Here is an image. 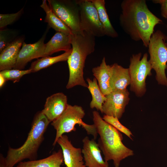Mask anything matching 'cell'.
<instances>
[{
  "label": "cell",
  "mask_w": 167,
  "mask_h": 167,
  "mask_svg": "<svg viewBox=\"0 0 167 167\" xmlns=\"http://www.w3.org/2000/svg\"><path fill=\"white\" fill-rule=\"evenodd\" d=\"M119 23L123 31L135 41L148 47L154 28L162 20L148 9L145 0H124L121 2Z\"/></svg>",
  "instance_id": "6da1fadb"
},
{
  "label": "cell",
  "mask_w": 167,
  "mask_h": 167,
  "mask_svg": "<svg viewBox=\"0 0 167 167\" xmlns=\"http://www.w3.org/2000/svg\"><path fill=\"white\" fill-rule=\"evenodd\" d=\"M92 115L93 124L99 135L97 144L104 160H113L114 167H119L121 161L133 155V151L123 144L120 131L104 121L97 111H93Z\"/></svg>",
  "instance_id": "7a4b0ae2"
},
{
  "label": "cell",
  "mask_w": 167,
  "mask_h": 167,
  "mask_svg": "<svg viewBox=\"0 0 167 167\" xmlns=\"http://www.w3.org/2000/svg\"><path fill=\"white\" fill-rule=\"evenodd\" d=\"M50 122L41 111L36 113L23 144L17 148L9 147L5 157L6 167H14L25 159L36 160L37 151L44 140L45 133Z\"/></svg>",
  "instance_id": "3957f363"
},
{
  "label": "cell",
  "mask_w": 167,
  "mask_h": 167,
  "mask_svg": "<svg viewBox=\"0 0 167 167\" xmlns=\"http://www.w3.org/2000/svg\"><path fill=\"white\" fill-rule=\"evenodd\" d=\"M71 42L72 50L67 60L69 76L66 88L77 85L88 88V84L84 77V69L87 57L95 50V37L83 32L71 34Z\"/></svg>",
  "instance_id": "277c9868"
},
{
  "label": "cell",
  "mask_w": 167,
  "mask_h": 167,
  "mask_svg": "<svg viewBox=\"0 0 167 167\" xmlns=\"http://www.w3.org/2000/svg\"><path fill=\"white\" fill-rule=\"evenodd\" d=\"M85 113L83 108L76 105L68 106L63 113L57 119L51 122V125L56 130V134L53 144L55 146L59 138L65 133L75 131V126L78 124L86 131L87 134L91 135L96 140L98 134L97 130L93 124H88L84 122L82 119Z\"/></svg>",
  "instance_id": "5b68a950"
},
{
  "label": "cell",
  "mask_w": 167,
  "mask_h": 167,
  "mask_svg": "<svg viewBox=\"0 0 167 167\" xmlns=\"http://www.w3.org/2000/svg\"><path fill=\"white\" fill-rule=\"evenodd\" d=\"M166 36L161 31L157 30L152 35L148 45L150 55L149 60L152 69L156 73L158 83L167 87V43Z\"/></svg>",
  "instance_id": "8992f818"
},
{
  "label": "cell",
  "mask_w": 167,
  "mask_h": 167,
  "mask_svg": "<svg viewBox=\"0 0 167 167\" xmlns=\"http://www.w3.org/2000/svg\"><path fill=\"white\" fill-rule=\"evenodd\" d=\"M142 53L133 54L130 60L129 69L131 78L130 89L138 97L144 95L146 91V80L148 76L152 75V69L148 60V54Z\"/></svg>",
  "instance_id": "52a82bcc"
},
{
  "label": "cell",
  "mask_w": 167,
  "mask_h": 167,
  "mask_svg": "<svg viewBox=\"0 0 167 167\" xmlns=\"http://www.w3.org/2000/svg\"><path fill=\"white\" fill-rule=\"evenodd\" d=\"M48 5L57 17L71 30L72 34L82 33L80 10L77 0H48Z\"/></svg>",
  "instance_id": "ba28073f"
},
{
  "label": "cell",
  "mask_w": 167,
  "mask_h": 167,
  "mask_svg": "<svg viewBox=\"0 0 167 167\" xmlns=\"http://www.w3.org/2000/svg\"><path fill=\"white\" fill-rule=\"evenodd\" d=\"M80 10V26L82 32L97 37L105 36L96 8L91 0H77Z\"/></svg>",
  "instance_id": "9c48e42d"
},
{
  "label": "cell",
  "mask_w": 167,
  "mask_h": 167,
  "mask_svg": "<svg viewBox=\"0 0 167 167\" xmlns=\"http://www.w3.org/2000/svg\"><path fill=\"white\" fill-rule=\"evenodd\" d=\"M50 28L49 25L47 26L41 37L36 42L29 44L23 42L14 69L23 70L27 63L32 60L45 56L44 41Z\"/></svg>",
  "instance_id": "30bf717a"
},
{
  "label": "cell",
  "mask_w": 167,
  "mask_h": 167,
  "mask_svg": "<svg viewBox=\"0 0 167 167\" xmlns=\"http://www.w3.org/2000/svg\"><path fill=\"white\" fill-rule=\"evenodd\" d=\"M130 93L127 89L113 91L105 96L106 100L103 105L102 113L121 118L129 100Z\"/></svg>",
  "instance_id": "8fae6325"
},
{
  "label": "cell",
  "mask_w": 167,
  "mask_h": 167,
  "mask_svg": "<svg viewBox=\"0 0 167 167\" xmlns=\"http://www.w3.org/2000/svg\"><path fill=\"white\" fill-rule=\"evenodd\" d=\"M62 151L64 162L66 167H86L82 149L75 147L68 136L63 135L57 141Z\"/></svg>",
  "instance_id": "7c38bea8"
},
{
  "label": "cell",
  "mask_w": 167,
  "mask_h": 167,
  "mask_svg": "<svg viewBox=\"0 0 167 167\" xmlns=\"http://www.w3.org/2000/svg\"><path fill=\"white\" fill-rule=\"evenodd\" d=\"M95 140L87 136L82 139V152L86 167H109L108 162L103 159L101 150Z\"/></svg>",
  "instance_id": "4fadbf2b"
},
{
  "label": "cell",
  "mask_w": 167,
  "mask_h": 167,
  "mask_svg": "<svg viewBox=\"0 0 167 167\" xmlns=\"http://www.w3.org/2000/svg\"><path fill=\"white\" fill-rule=\"evenodd\" d=\"M67 96L62 92L54 93L48 97L41 111L50 122L59 118L67 108Z\"/></svg>",
  "instance_id": "5bb4252c"
},
{
  "label": "cell",
  "mask_w": 167,
  "mask_h": 167,
  "mask_svg": "<svg viewBox=\"0 0 167 167\" xmlns=\"http://www.w3.org/2000/svg\"><path fill=\"white\" fill-rule=\"evenodd\" d=\"M24 38V36H19L0 52V71L14 67Z\"/></svg>",
  "instance_id": "9a60e30c"
},
{
  "label": "cell",
  "mask_w": 167,
  "mask_h": 167,
  "mask_svg": "<svg viewBox=\"0 0 167 167\" xmlns=\"http://www.w3.org/2000/svg\"><path fill=\"white\" fill-rule=\"evenodd\" d=\"M109 75L110 85L112 91L126 90L130 85L131 78L128 68L114 63L110 65Z\"/></svg>",
  "instance_id": "2e32d148"
},
{
  "label": "cell",
  "mask_w": 167,
  "mask_h": 167,
  "mask_svg": "<svg viewBox=\"0 0 167 167\" xmlns=\"http://www.w3.org/2000/svg\"><path fill=\"white\" fill-rule=\"evenodd\" d=\"M71 35L56 32L50 40L45 44V55L49 56L61 51L67 52L72 49Z\"/></svg>",
  "instance_id": "e0dca14e"
},
{
  "label": "cell",
  "mask_w": 167,
  "mask_h": 167,
  "mask_svg": "<svg viewBox=\"0 0 167 167\" xmlns=\"http://www.w3.org/2000/svg\"><path fill=\"white\" fill-rule=\"evenodd\" d=\"M63 162L62 151L60 149L42 159L21 162L16 167H61Z\"/></svg>",
  "instance_id": "ac0fdd59"
},
{
  "label": "cell",
  "mask_w": 167,
  "mask_h": 167,
  "mask_svg": "<svg viewBox=\"0 0 167 167\" xmlns=\"http://www.w3.org/2000/svg\"><path fill=\"white\" fill-rule=\"evenodd\" d=\"M110 66L107 64L104 57L100 65L93 68L92 70L93 75L98 82L101 92L105 96L112 91L109 83Z\"/></svg>",
  "instance_id": "d6986e66"
},
{
  "label": "cell",
  "mask_w": 167,
  "mask_h": 167,
  "mask_svg": "<svg viewBox=\"0 0 167 167\" xmlns=\"http://www.w3.org/2000/svg\"><path fill=\"white\" fill-rule=\"evenodd\" d=\"M96 8L100 21L102 25L105 36L115 38L118 36L111 24L107 13L104 0H91Z\"/></svg>",
  "instance_id": "ffe728a7"
},
{
  "label": "cell",
  "mask_w": 167,
  "mask_h": 167,
  "mask_svg": "<svg viewBox=\"0 0 167 167\" xmlns=\"http://www.w3.org/2000/svg\"><path fill=\"white\" fill-rule=\"evenodd\" d=\"M40 6L46 13L45 22L48 23V25L56 32H63L68 34H72L71 29L65 24L54 14L47 1L43 0Z\"/></svg>",
  "instance_id": "44dd1931"
},
{
  "label": "cell",
  "mask_w": 167,
  "mask_h": 167,
  "mask_svg": "<svg viewBox=\"0 0 167 167\" xmlns=\"http://www.w3.org/2000/svg\"><path fill=\"white\" fill-rule=\"evenodd\" d=\"M72 50V49L69 51L55 57L47 56L38 58L32 63L29 69L32 73L35 72L58 62L67 61Z\"/></svg>",
  "instance_id": "7402d4cb"
},
{
  "label": "cell",
  "mask_w": 167,
  "mask_h": 167,
  "mask_svg": "<svg viewBox=\"0 0 167 167\" xmlns=\"http://www.w3.org/2000/svg\"><path fill=\"white\" fill-rule=\"evenodd\" d=\"M86 80L88 83V88L92 97L90 104V107L92 109L96 108L102 113L103 105L106 100L105 96L101 92L95 78L92 80L88 78Z\"/></svg>",
  "instance_id": "603a6c76"
},
{
  "label": "cell",
  "mask_w": 167,
  "mask_h": 167,
  "mask_svg": "<svg viewBox=\"0 0 167 167\" xmlns=\"http://www.w3.org/2000/svg\"><path fill=\"white\" fill-rule=\"evenodd\" d=\"M15 30L9 28L0 30V52L13 42L19 36Z\"/></svg>",
  "instance_id": "cb8c5ba5"
},
{
  "label": "cell",
  "mask_w": 167,
  "mask_h": 167,
  "mask_svg": "<svg viewBox=\"0 0 167 167\" xmlns=\"http://www.w3.org/2000/svg\"><path fill=\"white\" fill-rule=\"evenodd\" d=\"M32 73L29 69L26 70H20L16 69H7L0 71V74L2 75L6 81L11 80L14 83L18 82L24 75Z\"/></svg>",
  "instance_id": "d4e9b609"
},
{
  "label": "cell",
  "mask_w": 167,
  "mask_h": 167,
  "mask_svg": "<svg viewBox=\"0 0 167 167\" xmlns=\"http://www.w3.org/2000/svg\"><path fill=\"white\" fill-rule=\"evenodd\" d=\"M24 7L15 13L0 14V28H4L17 21L24 12Z\"/></svg>",
  "instance_id": "484cf974"
},
{
  "label": "cell",
  "mask_w": 167,
  "mask_h": 167,
  "mask_svg": "<svg viewBox=\"0 0 167 167\" xmlns=\"http://www.w3.org/2000/svg\"><path fill=\"white\" fill-rule=\"evenodd\" d=\"M102 118L106 122L131 139L132 134L131 132L129 129L122 125L117 118L105 115Z\"/></svg>",
  "instance_id": "4316f807"
},
{
  "label": "cell",
  "mask_w": 167,
  "mask_h": 167,
  "mask_svg": "<svg viewBox=\"0 0 167 167\" xmlns=\"http://www.w3.org/2000/svg\"><path fill=\"white\" fill-rule=\"evenodd\" d=\"M154 3L159 4L161 5V12L162 16L167 19V0H153Z\"/></svg>",
  "instance_id": "83f0119b"
},
{
  "label": "cell",
  "mask_w": 167,
  "mask_h": 167,
  "mask_svg": "<svg viewBox=\"0 0 167 167\" xmlns=\"http://www.w3.org/2000/svg\"><path fill=\"white\" fill-rule=\"evenodd\" d=\"M0 167H6L5 157L1 153L0 154Z\"/></svg>",
  "instance_id": "f1b7e54d"
},
{
  "label": "cell",
  "mask_w": 167,
  "mask_h": 167,
  "mask_svg": "<svg viewBox=\"0 0 167 167\" xmlns=\"http://www.w3.org/2000/svg\"><path fill=\"white\" fill-rule=\"evenodd\" d=\"M6 81L4 77L0 74V87L1 88L3 86Z\"/></svg>",
  "instance_id": "f546056e"
},
{
  "label": "cell",
  "mask_w": 167,
  "mask_h": 167,
  "mask_svg": "<svg viewBox=\"0 0 167 167\" xmlns=\"http://www.w3.org/2000/svg\"><path fill=\"white\" fill-rule=\"evenodd\" d=\"M166 41H167V36H166Z\"/></svg>",
  "instance_id": "4dcf8cb0"
}]
</instances>
